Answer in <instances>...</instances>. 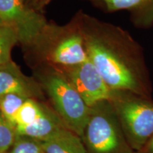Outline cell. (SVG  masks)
<instances>
[{"label": "cell", "mask_w": 153, "mask_h": 153, "mask_svg": "<svg viewBox=\"0 0 153 153\" xmlns=\"http://www.w3.org/2000/svg\"><path fill=\"white\" fill-rule=\"evenodd\" d=\"M88 57L111 90H128L152 97V84L142 45L118 29L87 36Z\"/></svg>", "instance_id": "6da1fadb"}, {"label": "cell", "mask_w": 153, "mask_h": 153, "mask_svg": "<svg viewBox=\"0 0 153 153\" xmlns=\"http://www.w3.org/2000/svg\"><path fill=\"white\" fill-rule=\"evenodd\" d=\"M108 101L133 151L146 148L153 136V99L128 90H111Z\"/></svg>", "instance_id": "7a4b0ae2"}, {"label": "cell", "mask_w": 153, "mask_h": 153, "mask_svg": "<svg viewBox=\"0 0 153 153\" xmlns=\"http://www.w3.org/2000/svg\"><path fill=\"white\" fill-rule=\"evenodd\" d=\"M86 143L92 153H135L115 111L108 101L91 107L85 133Z\"/></svg>", "instance_id": "3957f363"}, {"label": "cell", "mask_w": 153, "mask_h": 153, "mask_svg": "<svg viewBox=\"0 0 153 153\" xmlns=\"http://www.w3.org/2000/svg\"><path fill=\"white\" fill-rule=\"evenodd\" d=\"M46 87L55 109L65 124L79 136L84 135L91 108L86 104L73 86L60 76H51Z\"/></svg>", "instance_id": "277c9868"}, {"label": "cell", "mask_w": 153, "mask_h": 153, "mask_svg": "<svg viewBox=\"0 0 153 153\" xmlns=\"http://www.w3.org/2000/svg\"><path fill=\"white\" fill-rule=\"evenodd\" d=\"M0 20L16 28L25 43L35 39L44 26L43 18L28 9L23 0H0Z\"/></svg>", "instance_id": "5b68a950"}, {"label": "cell", "mask_w": 153, "mask_h": 153, "mask_svg": "<svg viewBox=\"0 0 153 153\" xmlns=\"http://www.w3.org/2000/svg\"><path fill=\"white\" fill-rule=\"evenodd\" d=\"M70 77V84L90 108L101 101L109 100L111 89L90 60L74 67Z\"/></svg>", "instance_id": "8992f818"}, {"label": "cell", "mask_w": 153, "mask_h": 153, "mask_svg": "<svg viewBox=\"0 0 153 153\" xmlns=\"http://www.w3.org/2000/svg\"><path fill=\"white\" fill-rule=\"evenodd\" d=\"M107 10L128 11L134 26L140 29L153 27V0H103Z\"/></svg>", "instance_id": "52a82bcc"}, {"label": "cell", "mask_w": 153, "mask_h": 153, "mask_svg": "<svg viewBox=\"0 0 153 153\" xmlns=\"http://www.w3.org/2000/svg\"><path fill=\"white\" fill-rule=\"evenodd\" d=\"M52 60L56 64L76 67L89 60L80 36L72 35L65 38L53 50Z\"/></svg>", "instance_id": "ba28073f"}, {"label": "cell", "mask_w": 153, "mask_h": 153, "mask_svg": "<svg viewBox=\"0 0 153 153\" xmlns=\"http://www.w3.org/2000/svg\"><path fill=\"white\" fill-rule=\"evenodd\" d=\"M63 128L65 127L60 120L45 109L41 117L35 122L27 126H16V131L19 135L43 141Z\"/></svg>", "instance_id": "9c48e42d"}, {"label": "cell", "mask_w": 153, "mask_h": 153, "mask_svg": "<svg viewBox=\"0 0 153 153\" xmlns=\"http://www.w3.org/2000/svg\"><path fill=\"white\" fill-rule=\"evenodd\" d=\"M41 143L44 153H87L79 135L65 128Z\"/></svg>", "instance_id": "30bf717a"}, {"label": "cell", "mask_w": 153, "mask_h": 153, "mask_svg": "<svg viewBox=\"0 0 153 153\" xmlns=\"http://www.w3.org/2000/svg\"><path fill=\"white\" fill-rule=\"evenodd\" d=\"M16 93L29 97L30 89L26 77L12 61L0 65V97Z\"/></svg>", "instance_id": "8fae6325"}, {"label": "cell", "mask_w": 153, "mask_h": 153, "mask_svg": "<svg viewBox=\"0 0 153 153\" xmlns=\"http://www.w3.org/2000/svg\"><path fill=\"white\" fill-rule=\"evenodd\" d=\"M18 41L20 39L16 28L7 24L0 26V65L11 62V50Z\"/></svg>", "instance_id": "7c38bea8"}, {"label": "cell", "mask_w": 153, "mask_h": 153, "mask_svg": "<svg viewBox=\"0 0 153 153\" xmlns=\"http://www.w3.org/2000/svg\"><path fill=\"white\" fill-rule=\"evenodd\" d=\"M29 97L19 94L11 93L0 97V110L4 117L16 128L15 118L19 108Z\"/></svg>", "instance_id": "4fadbf2b"}, {"label": "cell", "mask_w": 153, "mask_h": 153, "mask_svg": "<svg viewBox=\"0 0 153 153\" xmlns=\"http://www.w3.org/2000/svg\"><path fill=\"white\" fill-rule=\"evenodd\" d=\"M45 108L36 101L28 98L19 108L15 118L16 126H27L35 122L43 114Z\"/></svg>", "instance_id": "5bb4252c"}, {"label": "cell", "mask_w": 153, "mask_h": 153, "mask_svg": "<svg viewBox=\"0 0 153 153\" xmlns=\"http://www.w3.org/2000/svg\"><path fill=\"white\" fill-rule=\"evenodd\" d=\"M16 128L4 117L0 110V153H7L16 141Z\"/></svg>", "instance_id": "9a60e30c"}, {"label": "cell", "mask_w": 153, "mask_h": 153, "mask_svg": "<svg viewBox=\"0 0 153 153\" xmlns=\"http://www.w3.org/2000/svg\"><path fill=\"white\" fill-rule=\"evenodd\" d=\"M7 153H44L41 141L17 135L14 144Z\"/></svg>", "instance_id": "2e32d148"}, {"label": "cell", "mask_w": 153, "mask_h": 153, "mask_svg": "<svg viewBox=\"0 0 153 153\" xmlns=\"http://www.w3.org/2000/svg\"><path fill=\"white\" fill-rule=\"evenodd\" d=\"M147 153H153V136L150 139V142L147 145L146 148H145Z\"/></svg>", "instance_id": "e0dca14e"}, {"label": "cell", "mask_w": 153, "mask_h": 153, "mask_svg": "<svg viewBox=\"0 0 153 153\" xmlns=\"http://www.w3.org/2000/svg\"><path fill=\"white\" fill-rule=\"evenodd\" d=\"M135 153H147V152H146V150H145V148H144L143 150L140 151H137V152H135Z\"/></svg>", "instance_id": "ac0fdd59"}, {"label": "cell", "mask_w": 153, "mask_h": 153, "mask_svg": "<svg viewBox=\"0 0 153 153\" xmlns=\"http://www.w3.org/2000/svg\"><path fill=\"white\" fill-rule=\"evenodd\" d=\"M2 25H4V24H3V22H1V20H0V26H2Z\"/></svg>", "instance_id": "d6986e66"}]
</instances>
